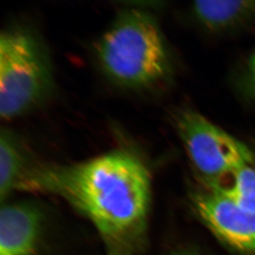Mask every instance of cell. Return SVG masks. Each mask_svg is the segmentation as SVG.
<instances>
[{"mask_svg":"<svg viewBox=\"0 0 255 255\" xmlns=\"http://www.w3.org/2000/svg\"><path fill=\"white\" fill-rule=\"evenodd\" d=\"M17 190L65 200L95 227L107 255H140L145 248L151 180L130 152L118 149L66 165L31 164Z\"/></svg>","mask_w":255,"mask_h":255,"instance_id":"obj_1","label":"cell"},{"mask_svg":"<svg viewBox=\"0 0 255 255\" xmlns=\"http://www.w3.org/2000/svg\"><path fill=\"white\" fill-rule=\"evenodd\" d=\"M99 64L114 82L131 89L157 85L167 77L170 59L151 13L138 7L118 12L96 46Z\"/></svg>","mask_w":255,"mask_h":255,"instance_id":"obj_2","label":"cell"},{"mask_svg":"<svg viewBox=\"0 0 255 255\" xmlns=\"http://www.w3.org/2000/svg\"><path fill=\"white\" fill-rule=\"evenodd\" d=\"M53 76L46 51L33 34L7 29L0 37V115L9 120L37 106L51 93Z\"/></svg>","mask_w":255,"mask_h":255,"instance_id":"obj_3","label":"cell"},{"mask_svg":"<svg viewBox=\"0 0 255 255\" xmlns=\"http://www.w3.org/2000/svg\"><path fill=\"white\" fill-rule=\"evenodd\" d=\"M175 127L193 167L207 187L220 184L227 175L247 166H255V154L205 116L192 109L180 111Z\"/></svg>","mask_w":255,"mask_h":255,"instance_id":"obj_4","label":"cell"},{"mask_svg":"<svg viewBox=\"0 0 255 255\" xmlns=\"http://www.w3.org/2000/svg\"><path fill=\"white\" fill-rule=\"evenodd\" d=\"M200 218L221 241L234 250L255 255V213L228 198L219 185L193 196Z\"/></svg>","mask_w":255,"mask_h":255,"instance_id":"obj_5","label":"cell"},{"mask_svg":"<svg viewBox=\"0 0 255 255\" xmlns=\"http://www.w3.org/2000/svg\"><path fill=\"white\" fill-rule=\"evenodd\" d=\"M41 227V213L32 205H3L0 213V255H35Z\"/></svg>","mask_w":255,"mask_h":255,"instance_id":"obj_6","label":"cell"},{"mask_svg":"<svg viewBox=\"0 0 255 255\" xmlns=\"http://www.w3.org/2000/svg\"><path fill=\"white\" fill-rule=\"evenodd\" d=\"M196 19L212 33H225L244 27L255 18V1H197L193 5Z\"/></svg>","mask_w":255,"mask_h":255,"instance_id":"obj_7","label":"cell"},{"mask_svg":"<svg viewBox=\"0 0 255 255\" xmlns=\"http://www.w3.org/2000/svg\"><path fill=\"white\" fill-rule=\"evenodd\" d=\"M29 164L27 151L19 140L9 130L0 134V198L1 202L17 190V187Z\"/></svg>","mask_w":255,"mask_h":255,"instance_id":"obj_8","label":"cell"},{"mask_svg":"<svg viewBox=\"0 0 255 255\" xmlns=\"http://www.w3.org/2000/svg\"><path fill=\"white\" fill-rule=\"evenodd\" d=\"M231 185L220 186L222 192L245 209L255 213V166L243 167L232 175Z\"/></svg>","mask_w":255,"mask_h":255,"instance_id":"obj_9","label":"cell"},{"mask_svg":"<svg viewBox=\"0 0 255 255\" xmlns=\"http://www.w3.org/2000/svg\"><path fill=\"white\" fill-rule=\"evenodd\" d=\"M238 88L244 99L255 104V49L246 60L239 78Z\"/></svg>","mask_w":255,"mask_h":255,"instance_id":"obj_10","label":"cell"},{"mask_svg":"<svg viewBox=\"0 0 255 255\" xmlns=\"http://www.w3.org/2000/svg\"><path fill=\"white\" fill-rule=\"evenodd\" d=\"M169 255H200L196 252L190 251H177L174 253L170 254Z\"/></svg>","mask_w":255,"mask_h":255,"instance_id":"obj_11","label":"cell"}]
</instances>
